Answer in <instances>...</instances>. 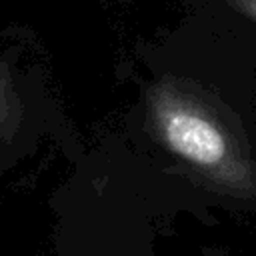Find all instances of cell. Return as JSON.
I'll use <instances>...</instances> for the list:
<instances>
[{"mask_svg":"<svg viewBox=\"0 0 256 256\" xmlns=\"http://www.w3.org/2000/svg\"><path fill=\"white\" fill-rule=\"evenodd\" d=\"M162 134L178 156L196 166H218L228 154V144L220 128L190 110L176 108L166 112L162 116Z\"/></svg>","mask_w":256,"mask_h":256,"instance_id":"6da1fadb","label":"cell"},{"mask_svg":"<svg viewBox=\"0 0 256 256\" xmlns=\"http://www.w3.org/2000/svg\"><path fill=\"white\" fill-rule=\"evenodd\" d=\"M22 120V94L18 88L16 56L0 48V138L16 134Z\"/></svg>","mask_w":256,"mask_h":256,"instance_id":"7a4b0ae2","label":"cell"}]
</instances>
